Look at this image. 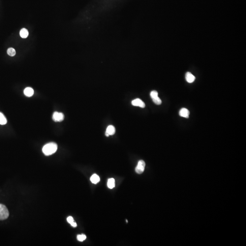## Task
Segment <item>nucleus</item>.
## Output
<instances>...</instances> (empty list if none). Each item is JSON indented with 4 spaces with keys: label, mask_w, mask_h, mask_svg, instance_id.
<instances>
[{
    "label": "nucleus",
    "mask_w": 246,
    "mask_h": 246,
    "mask_svg": "<svg viewBox=\"0 0 246 246\" xmlns=\"http://www.w3.org/2000/svg\"><path fill=\"white\" fill-rule=\"evenodd\" d=\"M57 149L58 146L57 144L54 142H51L43 146L42 148V152L46 156H50L55 153L57 151Z\"/></svg>",
    "instance_id": "obj_1"
},
{
    "label": "nucleus",
    "mask_w": 246,
    "mask_h": 246,
    "mask_svg": "<svg viewBox=\"0 0 246 246\" xmlns=\"http://www.w3.org/2000/svg\"><path fill=\"white\" fill-rule=\"evenodd\" d=\"M8 210L5 205L0 204V220H4L8 217Z\"/></svg>",
    "instance_id": "obj_2"
},
{
    "label": "nucleus",
    "mask_w": 246,
    "mask_h": 246,
    "mask_svg": "<svg viewBox=\"0 0 246 246\" xmlns=\"http://www.w3.org/2000/svg\"><path fill=\"white\" fill-rule=\"evenodd\" d=\"M146 163L143 160H140L138 162V164L135 168V172L138 174H141L145 170Z\"/></svg>",
    "instance_id": "obj_3"
},
{
    "label": "nucleus",
    "mask_w": 246,
    "mask_h": 246,
    "mask_svg": "<svg viewBox=\"0 0 246 246\" xmlns=\"http://www.w3.org/2000/svg\"><path fill=\"white\" fill-rule=\"evenodd\" d=\"M64 116L62 113L55 112L53 115V119L55 122H61L64 121Z\"/></svg>",
    "instance_id": "obj_4"
},
{
    "label": "nucleus",
    "mask_w": 246,
    "mask_h": 246,
    "mask_svg": "<svg viewBox=\"0 0 246 246\" xmlns=\"http://www.w3.org/2000/svg\"><path fill=\"white\" fill-rule=\"evenodd\" d=\"M131 103L133 106H138V107H141L142 108H145L146 106L144 102L139 99H136L133 100Z\"/></svg>",
    "instance_id": "obj_5"
},
{
    "label": "nucleus",
    "mask_w": 246,
    "mask_h": 246,
    "mask_svg": "<svg viewBox=\"0 0 246 246\" xmlns=\"http://www.w3.org/2000/svg\"><path fill=\"white\" fill-rule=\"evenodd\" d=\"M116 133V129L113 125H109L106 130L105 135L107 137H108L109 135H114Z\"/></svg>",
    "instance_id": "obj_6"
},
{
    "label": "nucleus",
    "mask_w": 246,
    "mask_h": 246,
    "mask_svg": "<svg viewBox=\"0 0 246 246\" xmlns=\"http://www.w3.org/2000/svg\"><path fill=\"white\" fill-rule=\"evenodd\" d=\"M179 115L181 117L188 118L190 115L189 111L187 108H182L179 112Z\"/></svg>",
    "instance_id": "obj_7"
},
{
    "label": "nucleus",
    "mask_w": 246,
    "mask_h": 246,
    "mask_svg": "<svg viewBox=\"0 0 246 246\" xmlns=\"http://www.w3.org/2000/svg\"><path fill=\"white\" fill-rule=\"evenodd\" d=\"M195 77L190 72H187L186 74V79L189 83H192L195 80Z\"/></svg>",
    "instance_id": "obj_8"
},
{
    "label": "nucleus",
    "mask_w": 246,
    "mask_h": 246,
    "mask_svg": "<svg viewBox=\"0 0 246 246\" xmlns=\"http://www.w3.org/2000/svg\"><path fill=\"white\" fill-rule=\"evenodd\" d=\"M24 94L26 96L30 97L32 96L33 95V90L32 88H30V87L26 88V89L24 90Z\"/></svg>",
    "instance_id": "obj_9"
},
{
    "label": "nucleus",
    "mask_w": 246,
    "mask_h": 246,
    "mask_svg": "<svg viewBox=\"0 0 246 246\" xmlns=\"http://www.w3.org/2000/svg\"><path fill=\"white\" fill-rule=\"evenodd\" d=\"M90 181L93 183L96 184L98 183L100 181V178H99L98 175L94 174L91 177Z\"/></svg>",
    "instance_id": "obj_10"
},
{
    "label": "nucleus",
    "mask_w": 246,
    "mask_h": 246,
    "mask_svg": "<svg viewBox=\"0 0 246 246\" xmlns=\"http://www.w3.org/2000/svg\"><path fill=\"white\" fill-rule=\"evenodd\" d=\"M20 35L22 38H27L29 36V32L26 29H23L20 31Z\"/></svg>",
    "instance_id": "obj_11"
},
{
    "label": "nucleus",
    "mask_w": 246,
    "mask_h": 246,
    "mask_svg": "<svg viewBox=\"0 0 246 246\" xmlns=\"http://www.w3.org/2000/svg\"><path fill=\"white\" fill-rule=\"evenodd\" d=\"M107 186L109 189H113L115 187V180L114 178H110L108 179Z\"/></svg>",
    "instance_id": "obj_12"
},
{
    "label": "nucleus",
    "mask_w": 246,
    "mask_h": 246,
    "mask_svg": "<svg viewBox=\"0 0 246 246\" xmlns=\"http://www.w3.org/2000/svg\"><path fill=\"white\" fill-rule=\"evenodd\" d=\"M7 123V120L2 113L0 112V125H6Z\"/></svg>",
    "instance_id": "obj_13"
},
{
    "label": "nucleus",
    "mask_w": 246,
    "mask_h": 246,
    "mask_svg": "<svg viewBox=\"0 0 246 246\" xmlns=\"http://www.w3.org/2000/svg\"><path fill=\"white\" fill-rule=\"evenodd\" d=\"M152 99L155 104H157V105H160V104H161L162 101L161 99H160L158 96L154 97L152 98Z\"/></svg>",
    "instance_id": "obj_14"
},
{
    "label": "nucleus",
    "mask_w": 246,
    "mask_h": 246,
    "mask_svg": "<svg viewBox=\"0 0 246 246\" xmlns=\"http://www.w3.org/2000/svg\"><path fill=\"white\" fill-rule=\"evenodd\" d=\"M7 53L9 56H11V57H13L15 55L16 52H15V50L14 48L11 47V48H8L7 49Z\"/></svg>",
    "instance_id": "obj_15"
},
{
    "label": "nucleus",
    "mask_w": 246,
    "mask_h": 246,
    "mask_svg": "<svg viewBox=\"0 0 246 246\" xmlns=\"http://www.w3.org/2000/svg\"><path fill=\"white\" fill-rule=\"evenodd\" d=\"M77 238L78 241H80V242H83L86 239V236L85 234H81V235H77Z\"/></svg>",
    "instance_id": "obj_16"
},
{
    "label": "nucleus",
    "mask_w": 246,
    "mask_h": 246,
    "mask_svg": "<svg viewBox=\"0 0 246 246\" xmlns=\"http://www.w3.org/2000/svg\"><path fill=\"white\" fill-rule=\"evenodd\" d=\"M67 221L68 222L69 224H71L72 223V222L74 221V219H73V217L71 216H69L67 218Z\"/></svg>",
    "instance_id": "obj_17"
},
{
    "label": "nucleus",
    "mask_w": 246,
    "mask_h": 246,
    "mask_svg": "<svg viewBox=\"0 0 246 246\" xmlns=\"http://www.w3.org/2000/svg\"><path fill=\"white\" fill-rule=\"evenodd\" d=\"M70 225H71L72 226V227H77V223H76V222H75L74 221L73 222H72V223H71Z\"/></svg>",
    "instance_id": "obj_18"
}]
</instances>
